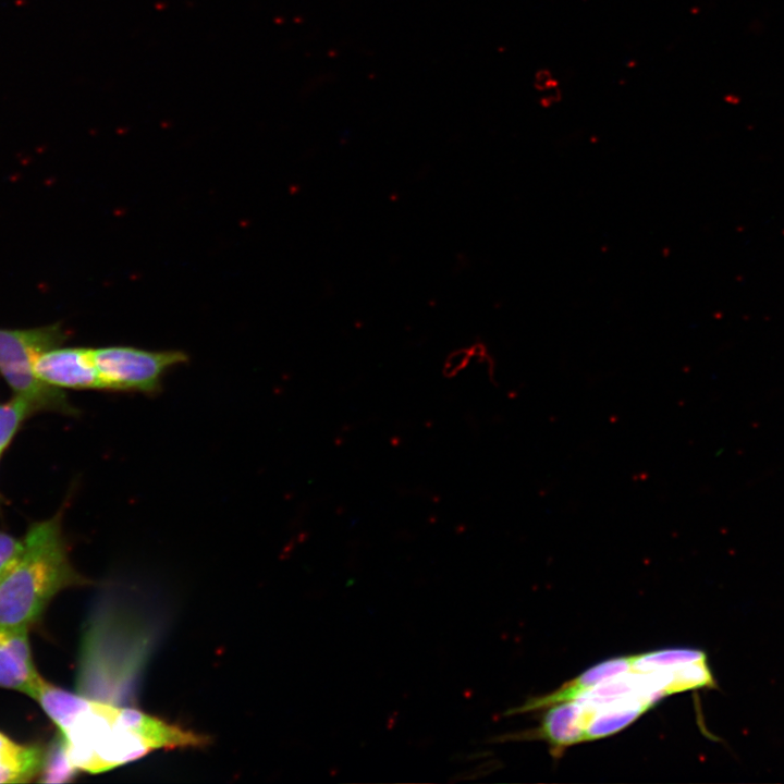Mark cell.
I'll use <instances>...</instances> for the list:
<instances>
[{"label":"cell","mask_w":784,"mask_h":784,"mask_svg":"<svg viewBox=\"0 0 784 784\" xmlns=\"http://www.w3.org/2000/svg\"><path fill=\"white\" fill-rule=\"evenodd\" d=\"M61 745L77 771L101 773L159 749L203 747L208 737L138 709L77 695L57 725Z\"/></svg>","instance_id":"1"},{"label":"cell","mask_w":784,"mask_h":784,"mask_svg":"<svg viewBox=\"0 0 784 784\" xmlns=\"http://www.w3.org/2000/svg\"><path fill=\"white\" fill-rule=\"evenodd\" d=\"M23 539L17 562L0 580V625L28 629L59 591L87 580L70 562L60 514L32 524Z\"/></svg>","instance_id":"2"},{"label":"cell","mask_w":784,"mask_h":784,"mask_svg":"<svg viewBox=\"0 0 784 784\" xmlns=\"http://www.w3.org/2000/svg\"><path fill=\"white\" fill-rule=\"evenodd\" d=\"M65 338L60 323L32 329H0V373L15 395L26 399L35 412L77 413L60 389L40 381L33 370L36 357L59 346Z\"/></svg>","instance_id":"3"},{"label":"cell","mask_w":784,"mask_h":784,"mask_svg":"<svg viewBox=\"0 0 784 784\" xmlns=\"http://www.w3.org/2000/svg\"><path fill=\"white\" fill-rule=\"evenodd\" d=\"M102 390L156 394L164 373L185 363L182 351H146L133 346L93 348Z\"/></svg>","instance_id":"4"},{"label":"cell","mask_w":784,"mask_h":784,"mask_svg":"<svg viewBox=\"0 0 784 784\" xmlns=\"http://www.w3.org/2000/svg\"><path fill=\"white\" fill-rule=\"evenodd\" d=\"M33 370L40 381L58 389L102 390L93 348H49L36 357Z\"/></svg>","instance_id":"5"},{"label":"cell","mask_w":784,"mask_h":784,"mask_svg":"<svg viewBox=\"0 0 784 784\" xmlns=\"http://www.w3.org/2000/svg\"><path fill=\"white\" fill-rule=\"evenodd\" d=\"M42 679L34 665L27 629L0 625V687L33 697Z\"/></svg>","instance_id":"6"},{"label":"cell","mask_w":784,"mask_h":784,"mask_svg":"<svg viewBox=\"0 0 784 784\" xmlns=\"http://www.w3.org/2000/svg\"><path fill=\"white\" fill-rule=\"evenodd\" d=\"M586 724L587 719L581 706L576 700H569L551 706L537 730L495 739L540 738L547 740L558 754L567 746L585 742Z\"/></svg>","instance_id":"7"},{"label":"cell","mask_w":784,"mask_h":784,"mask_svg":"<svg viewBox=\"0 0 784 784\" xmlns=\"http://www.w3.org/2000/svg\"><path fill=\"white\" fill-rule=\"evenodd\" d=\"M632 671L630 657L614 658L588 669L558 690L541 697L528 699L524 705L509 710L507 714L549 708L553 705L574 700L588 688L616 675Z\"/></svg>","instance_id":"8"},{"label":"cell","mask_w":784,"mask_h":784,"mask_svg":"<svg viewBox=\"0 0 784 784\" xmlns=\"http://www.w3.org/2000/svg\"><path fill=\"white\" fill-rule=\"evenodd\" d=\"M652 706L638 693L601 705L589 716L585 727V740L602 738L625 728Z\"/></svg>","instance_id":"9"},{"label":"cell","mask_w":784,"mask_h":784,"mask_svg":"<svg viewBox=\"0 0 784 784\" xmlns=\"http://www.w3.org/2000/svg\"><path fill=\"white\" fill-rule=\"evenodd\" d=\"M44 762L41 750L15 743L0 732V783H23L32 779Z\"/></svg>","instance_id":"10"},{"label":"cell","mask_w":784,"mask_h":784,"mask_svg":"<svg viewBox=\"0 0 784 784\" xmlns=\"http://www.w3.org/2000/svg\"><path fill=\"white\" fill-rule=\"evenodd\" d=\"M705 658L707 654L699 649L672 648L630 656V661L632 671L644 673Z\"/></svg>","instance_id":"11"},{"label":"cell","mask_w":784,"mask_h":784,"mask_svg":"<svg viewBox=\"0 0 784 784\" xmlns=\"http://www.w3.org/2000/svg\"><path fill=\"white\" fill-rule=\"evenodd\" d=\"M35 412L24 397L13 399L0 404V450L4 451L19 431L24 420Z\"/></svg>","instance_id":"12"},{"label":"cell","mask_w":784,"mask_h":784,"mask_svg":"<svg viewBox=\"0 0 784 784\" xmlns=\"http://www.w3.org/2000/svg\"><path fill=\"white\" fill-rule=\"evenodd\" d=\"M24 549V539L0 530V580L17 562Z\"/></svg>","instance_id":"13"},{"label":"cell","mask_w":784,"mask_h":784,"mask_svg":"<svg viewBox=\"0 0 784 784\" xmlns=\"http://www.w3.org/2000/svg\"><path fill=\"white\" fill-rule=\"evenodd\" d=\"M471 358V348H458L452 352L444 362L443 375L452 378L461 372Z\"/></svg>","instance_id":"14"},{"label":"cell","mask_w":784,"mask_h":784,"mask_svg":"<svg viewBox=\"0 0 784 784\" xmlns=\"http://www.w3.org/2000/svg\"><path fill=\"white\" fill-rule=\"evenodd\" d=\"M2 453H3V451L0 450V458H1Z\"/></svg>","instance_id":"15"}]
</instances>
